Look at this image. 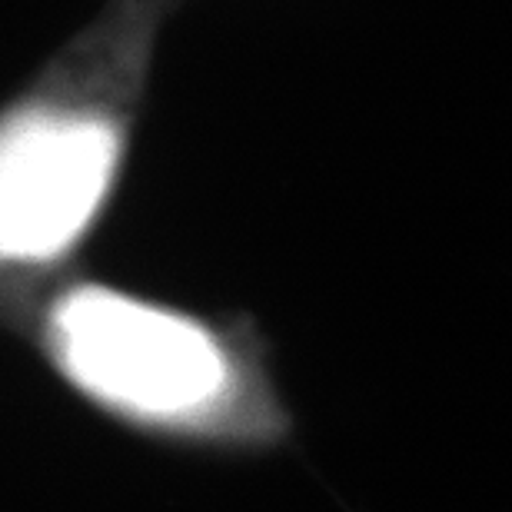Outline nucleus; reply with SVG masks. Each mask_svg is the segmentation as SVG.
I'll use <instances>...</instances> for the list:
<instances>
[{"label":"nucleus","mask_w":512,"mask_h":512,"mask_svg":"<svg viewBox=\"0 0 512 512\" xmlns=\"http://www.w3.org/2000/svg\"><path fill=\"white\" fill-rule=\"evenodd\" d=\"M120 167V127L90 110H20L0 137V250L60 260L90 230Z\"/></svg>","instance_id":"2"},{"label":"nucleus","mask_w":512,"mask_h":512,"mask_svg":"<svg viewBox=\"0 0 512 512\" xmlns=\"http://www.w3.org/2000/svg\"><path fill=\"white\" fill-rule=\"evenodd\" d=\"M60 376L127 423L167 433L247 426V373L207 323L107 286H74L44 313Z\"/></svg>","instance_id":"1"}]
</instances>
